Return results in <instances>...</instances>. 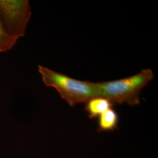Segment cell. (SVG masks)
Wrapping results in <instances>:
<instances>
[{"instance_id":"cell-1","label":"cell","mask_w":158,"mask_h":158,"mask_svg":"<svg viewBox=\"0 0 158 158\" xmlns=\"http://www.w3.org/2000/svg\"><path fill=\"white\" fill-rule=\"evenodd\" d=\"M154 77L152 70L145 69L130 77L113 81L96 83L98 97L107 98L113 104H139L142 90Z\"/></svg>"},{"instance_id":"cell-2","label":"cell","mask_w":158,"mask_h":158,"mask_svg":"<svg viewBox=\"0 0 158 158\" xmlns=\"http://www.w3.org/2000/svg\"><path fill=\"white\" fill-rule=\"evenodd\" d=\"M38 71L44 85L56 89L71 107L98 97L96 83L73 79L41 65L38 66Z\"/></svg>"},{"instance_id":"cell-3","label":"cell","mask_w":158,"mask_h":158,"mask_svg":"<svg viewBox=\"0 0 158 158\" xmlns=\"http://www.w3.org/2000/svg\"><path fill=\"white\" fill-rule=\"evenodd\" d=\"M28 0H0V19L6 32L19 39L25 36L31 17Z\"/></svg>"},{"instance_id":"cell-4","label":"cell","mask_w":158,"mask_h":158,"mask_svg":"<svg viewBox=\"0 0 158 158\" xmlns=\"http://www.w3.org/2000/svg\"><path fill=\"white\" fill-rule=\"evenodd\" d=\"M113 106V104L107 98L95 97L85 102V110L89 114V118L93 119L98 117Z\"/></svg>"},{"instance_id":"cell-5","label":"cell","mask_w":158,"mask_h":158,"mask_svg":"<svg viewBox=\"0 0 158 158\" xmlns=\"http://www.w3.org/2000/svg\"><path fill=\"white\" fill-rule=\"evenodd\" d=\"M119 117L117 113L111 108L98 117L99 131H110L117 128Z\"/></svg>"},{"instance_id":"cell-6","label":"cell","mask_w":158,"mask_h":158,"mask_svg":"<svg viewBox=\"0 0 158 158\" xmlns=\"http://www.w3.org/2000/svg\"><path fill=\"white\" fill-rule=\"evenodd\" d=\"M18 40L6 32L0 19V53L11 50Z\"/></svg>"}]
</instances>
